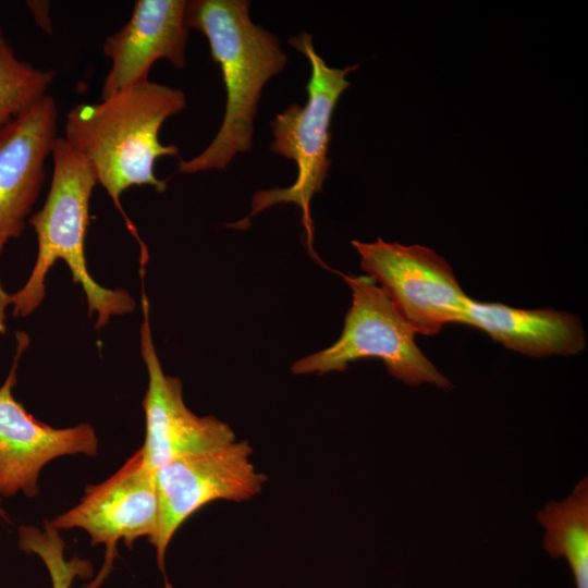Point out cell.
I'll return each mask as SVG.
<instances>
[{
  "mask_svg": "<svg viewBox=\"0 0 588 588\" xmlns=\"http://www.w3.org/2000/svg\"><path fill=\"white\" fill-rule=\"evenodd\" d=\"M185 22L207 38L226 96L215 138L199 155L179 162V172L192 174L224 169L237 154L250 149L262 88L285 68L287 57L279 38L252 21L249 1H187Z\"/></svg>",
  "mask_w": 588,
  "mask_h": 588,
  "instance_id": "7a4b0ae2",
  "label": "cell"
},
{
  "mask_svg": "<svg viewBox=\"0 0 588 588\" xmlns=\"http://www.w3.org/2000/svg\"><path fill=\"white\" fill-rule=\"evenodd\" d=\"M12 305V294H10L0 279V335L7 332V311Z\"/></svg>",
  "mask_w": 588,
  "mask_h": 588,
  "instance_id": "ac0fdd59",
  "label": "cell"
},
{
  "mask_svg": "<svg viewBox=\"0 0 588 588\" xmlns=\"http://www.w3.org/2000/svg\"><path fill=\"white\" fill-rule=\"evenodd\" d=\"M0 518H3V519H5V520H8L7 513H5V511L1 507V502H0Z\"/></svg>",
  "mask_w": 588,
  "mask_h": 588,
  "instance_id": "d6986e66",
  "label": "cell"
},
{
  "mask_svg": "<svg viewBox=\"0 0 588 588\" xmlns=\"http://www.w3.org/2000/svg\"><path fill=\"white\" fill-rule=\"evenodd\" d=\"M290 45L309 61L310 76L306 84L307 102L304 107L292 103L271 121L273 142L270 149L296 164L297 174L293 185L285 188L258 191L252 199L250 213L231 226L244 229L256 213L278 204L293 203L302 210V223L306 233L308 250L319 264L314 248V226L310 200L320 193L331 161L328 150L331 140V120L342 93L350 86L346 75L357 65L336 69L327 65L316 52L313 36L301 32L289 39Z\"/></svg>",
  "mask_w": 588,
  "mask_h": 588,
  "instance_id": "277c9868",
  "label": "cell"
},
{
  "mask_svg": "<svg viewBox=\"0 0 588 588\" xmlns=\"http://www.w3.org/2000/svg\"><path fill=\"white\" fill-rule=\"evenodd\" d=\"M57 530L81 528L91 546L105 544V562L85 588H100L119 555L117 544L127 548L140 537L151 538L158 525L156 473L145 463L140 448L101 483L88 486L81 501L50 522Z\"/></svg>",
  "mask_w": 588,
  "mask_h": 588,
  "instance_id": "ba28073f",
  "label": "cell"
},
{
  "mask_svg": "<svg viewBox=\"0 0 588 588\" xmlns=\"http://www.w3.org/2000/svg\"><path fill=\"white\" fill-rule=\"evenodd\" d=\"M37 25L46 33H51V21L49 17V3L47 1H26Z\"/></svg>",
  "mask_w": 588,
  "mask_h": 588,
  "instance_id": "e0dca14e",
  "label": "cell"
},
{
  "mask_svg": "<svg viewBox=\"0 0 588 588\" xmlns=\"http://www.w3.org/2000/svg\"><path fill=\"white\" fill-rule=\"evenodd\" d=\"M29 345V336L16 333L11 368L0 387V495L22 491L33 498L39 493L38 478L50 461L72 454L96 455L98 438L89 424L53 428L37 420L16 401L13 389L17 366Z\"/></svg>",
  "mask_w": 588,
  "mask_h": 588,
  "instance_id": "30bf717a",
  "label": "cell"
},
{
  "mask_svg": "<svg viewBox=\"0 0 588 588\" xmlns=\"http://www.w3.org/2000/svg\"><path fill=\"white\" fill-rule=\"evenodd\" d=\"M56 75L21 60L0 26V127L47 96Z\"/></svg>",
  "mask_w": 588,
  "mask_h": 588,
  "instance_id": "9a60e30c",
  "label": "cell"
},
{
  "mask_svg": "<svg viewBox=\"0 0 588 588\" xmlns=\"http://www.w3.org/2000/svg\"><path fill=\"white\" fill-rule=\"evenodd\" d=\"M360 266L392 301L416 333L434 335L460 322L470 299L448 261L420 245L353 241Z\"/></svg>",
  "mask_w": 588,
  "mask_h": 588,
  "instance_id": "8992f818",
  "label": "cell"
},
{
  "mask_svg": "<svg viewBox=\"0 0 588 588\" xmlns=\"http://www.w3.org/2000/svg\"><path fill=\"white\" fill-rule=\"evenodd\" d=\"M51 157V183L42 207L28 219L37 237L34 267L23 286L12 294V314L30 316L46 296V278L57 260L69 267L73 282L79 284L88 314H97L95 329L101 330L112 316L130 314L134 297L122 287L108 289L94 280L87 268L85 238L89 224V204L96 176L88 163L63 137H57Z\"/></svg>",
  "mask_w": 588,
  "mask_h": 588,
  "instance_id": "3957f363",
  "label": "cell"
},
{
  "mask_svg": "<svg viewBox=\"0 0 588 588\" xmlns=\"http://www.w3.org/2000/svg\"><path fill=\"white\" fill-rule=\"evenodd\" d=\"M185 107L183 90L147 81L100 102L78 103L66 115L63 138L88 163L120 211L140 247V262L147 261L148 250L120 197L132 186L167 189L168 181L156 176L155 163L160 157L177 156L179 147L162 145L158 135L164 121Z\"/></svg>",
  "mask_w": 588,
  "mask_h": 588,
  "instance_id": "6da1fadb",
  "label": "cell"
},
{
  "mask_svg": "<svg viewBox=\"0 0 588 588\" xmlns=\"http://www.w3.org/2000/svg\"><path fill=\"white\" fill-rule=\"evenodd\" d=\"M140 269L143 321L140 355L148 373L143 399L146 433L140 450L146 465L156 473L183 456L221 449L235 441L231 427L213 416H197L184 403L182 381L164 373L149 322V304Z\"/></svg>",
  "mask_w": 588,
  "mask_h": 588,
  "instance_id": "9c48e42d",
  "label": "cell"
},
{
  "mask_svg": "<svg viewBox=\"0 0 588 588\" xmlns=\"http://www.w3.org/2000/svg\"><path fill=\"white\" fill-rule=\"evenodd\" d=\"M342 277L352 289L353 302L341 336L331 346L295 362L291 370L296 375H323L344 371L356 359L377 357L391 376L407 384L451 388L417 346L416 332L376 281L370 277Z\"/></svg>",
  "mask_w": 588,
  "mask_h": 588,
  "instance_id": "5b68a950",
  "label": "cell"
},
{
  "mask_svg": "<svg viewBox=\"0 0 588 588\" xmlns=\"http://www.w3.org/2000/svg\"><path fill=\"white\" fill-rule=\"evenodd\" d=\"M58 109L47 95L0 127V253L25 230L45 183Z\"/></svg>",
  "mask_w": 588,
  "mask_h": 588,
  "instance_id": "8fae6325",
  "label": "cell"
},
{
  "mask_svg": "<svg viewBox=\"0 0 588 588\" xmlns=\"http://www.w3.org/2000/svg\"><path fill=\"white\" fill-rule=\"evenodd\" d=\"M537 520L544 528V551L568 562L576 588H588V478L562 501L548 502Z\"/></svg>",
  "mask_w": 588,
  "mask_h": 588,
  "instance_id": "5bb4252c",
  "label": "cell"
},
{
  "mask_svg": "<svg viewBox=\"0 0 588 588\" xmlns=\"http://www.w3.org/2000/svg\"><path fill=\"white\" fill-rule=\"evenodd\" d=\"M461 323L475 327L523 355H576L586 346L581 320L567 311L519 309L469 299Z\"/></svg>",
  "mask_w": 588,
  "mask_h": 588,
  "instance_id": "4fadbf2b",
  "label": "cell"
},
{
  "mask_svg": "<svg viewBox=\"0 0 588 588\" xmlns=\"http://www.w3.org/2000/svg\"><path fill=\"white\" fill-rule=\"evenodd\" d=\"M247 441L232 442L206 453L179 457L156 471L158 525L148 541L156 548L157 563L164 572L167 548L182 524L215 500L241 502L261 491L267 476L257 473Z\"/></svg>",
  "mask_w": 588,
  "mask_h": 588,
  "instance_id": "52a82bcc",
  "label": "cell"
},
{
  "mask_svg": "<svg viewBox=\"0 0 588 588\" xmlns=\"http://www.w3.org/2000/svg\"><path fill=\"white\" fill-rule=\"evenodd\" d=\"M185 0H137L126 24L108 36L103 54L111 68L100 96L107 99L122 89L147 82L151 65L168 60L175 69L186 65L188 28Z\"/></svg>",
  "mask_w": 588,
  "mask_h": 588,
  "instance_id": "7c38bea8",
  "label": "cell"
},
{
  "mask_svg": "<svg viewBox=\"0 0 588 588\" xmlns=\"http://www.w3.org/2000/svg\"><path fill=\"white\" fill-rule=\"evenodd\" d=\"M20 548L38 555L49 572L52 588H71L76 577L88 578L93 566L88 560L73 555L65 559V543L50 522L44 523V529L35 526H22L19 529Z\"/></svg>",
  "mask_w": 588,
  "mask_h": 588,
  "instance_id": "2e32d148",
  "label": "cell"
}]
</instances>
